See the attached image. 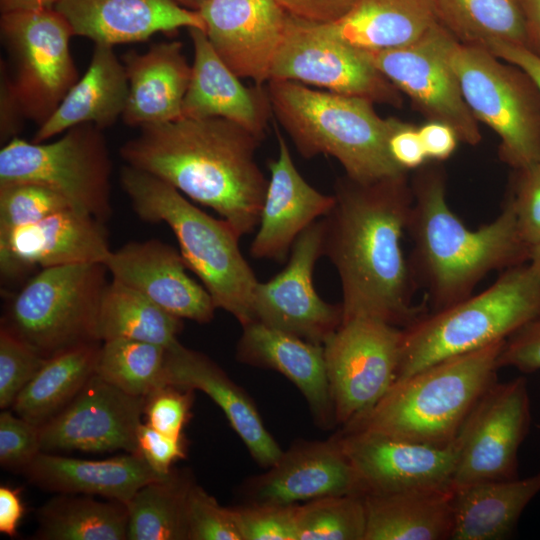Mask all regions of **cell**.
<instances>
[{
    "instance_id": "f1b7e54d",
    "label": "cell",
    "mask_w": 540,
    "mask_h": 540,
    "mask_svg": "<svg viewBox=\"0 0 540 540\" xmlns=\"http://www.w3.org/2000/svg\"><path fill=\"white\" fill-rule=\"evenodd\" d=\"M22 474L31 484L46 491L96 495L126 505L141 487L168 475L155 472L136 453L88 460L44 451L33 459Z\"/></svg>"
},
{
    "instance_id": "7bdbcfd3",
    "label": "cell",
    "mask_w": 540,
    "mask_h": 540,
    "mask_svg": "<svg viewBox=\"0 0 540 540\" xmlns=\"http://www.w3.org/2000/svg\"><path fill=\"white\" fill-rule=\"evenodd\" d=\"M298 506L241 504L232 509L242 540H298Z\"/></svg>"
},
{
    "instance_id": "f6af8a7d",
    "label": "cell",
    "mask_w": 540,
    "mask_h": 540,
    "mask_svg": "<svg viewBox=\"0 0 540 540\" xmlns=\"http://www.w3.org/2000/svg\"><path fill=\"white\" fill-rule=\"evenodd\" d=\"M42 451L40 427L4 409L0 414V464L20 472Z\"/></svg>"
},
{
    "instance_id": "6da1fadb",
    "label": "cell",
    "mask_w": 540,
    "mask_h": 540,
    "mask_svg": "<svg viewBox=\"0 0 540 540\" xmlns=\"http://www.w3.org/2000/svg\"><path fill=\"white\" fill-rule=\"evenodd\" d=\"M333 195L322 218L323 255L340 279L342 321L369 317L407 327L424 315L413 305L417 285L401 243L413 202L407 173L368 183L345 175Z\"/></svg>"
},
{
    "instance_id": "cb8c5ba5",
    "label": "cell",
    "mask_w": 540,
    "mask_h": 540,
    "mask_svg": "<svg viewBox=\"0 0 540 540\" xmlns=\"http://www.w3.org/2000/svg\"><path fill=\"white\" fill-rule=\"evenodd\" d=\"M194 59L182 117L230 120L260 139L273 115L267 89L247 87L211 46L204 30L189 28Z\"/></svg>"
},
{
    "instance_id": "5bb4252c",
    "label": "cell",
    "mask_w": 540,
    "mask_h": 540,
    "mask_svg": "<svg viewBox=\"0 0 540 540\" xmlns=\"http://www.w3.org/2000/svg\"><path fill=\"white\" fill-rule=\"evenodd\" d=\"M456 42L438 21L408 46L366 54L428 120L451 126L459 141L477 145L482 138L479 122L465 102L451 64Z\"/></svg>"
},
{
    "instance_id": "91938a15",
    "label": "cell",
    "mask_w": 540,
    "mask_h": 540,
    "mask_svg": "<svg viewBox=\"0 0 540 540\" xmlns=\"http://www.w3.org/2000/svg\"><path fill=\"white\" fill-rule=\"evenodd\" d=\"M176 4L192 11H198L208 0H172Z\"/></svg>"
},
{
    "instance_id": "4fadbf2b",
    "label": "cell",
    "mask_w": 540,
    "mask_h": 540,
    "mask_svg": "<svg viewBox=\"0 0 540 540\" xmlns=\"http://www.w3.org/2000/svg\"><path fill=\"white\" fill-rule=\"evenodd\" d=\"M403 328L357 317L342 321L323 344L336 423L370 410L397 378Z\"/></svg>"
},
{
    "instance_id": "4316f807",
    "label": "cell",
    "mask_w": 540,
    "mask_h": 540,
    "mask_svg": "<svg viewBox=\"0 0 540 540\" xmlns=\"http://www.w3.org/2000/svg\"><path fill=\"white\" fill-rule=\"evenodd\" d=\"M236 357L245 364L273 369L303 394L315 423L328 429L335 423L323 345L269 327L259 321L242 326Z\"/></svg>"
},
{
    "instance_id": "ee69618b",
    "label": "cell",
    "mask_w": 540,
    "mask_h": 540,
    "mask_svg": "<svg viewBox=\"0 0 540 540\" xmlns=\"http://www.w3.org/2000/svg\"><path fill=\"white\" fill-rule=\"evenodd\" d=\"M188 540H242L232 507L193 483L187 498Z\"/></svg>"
},
{
    "instance_id": "ffe728a7",
    "label": "cell",
    "mask_w": 540,
    "mask_h": 540,
    "mask_svg": "<svg viewBox=\"0 0 540 540\" xmlns=\"http://www.w3.org/2000/svg\"><path fill=\"white\" fill-rule=\"evenodd\" d=\"M349 494L363 496V490L335 435L295 441L265 473L240 487L244 504L296 505Z\"/></svg>"
},
{
    "instance_id": "4dcf8cb0",
    "label": "cell",
    "mask_w": 540,
    "mask_h": 540,
    "mask_svg": "<svg viewBox=\"0 0 540 540\" xmlns=\"http://www.w3.org/2000/svg\"><path fill=\"white\" fill-rule=\"evenodd\" d=\"M453 494V488H430L364 495V540L450 539Z\"/></svg>"
},
{
    "instance_id": "484cf974",
    "label": "cell",
    "mask_w": 540,
    "mask_h": 540,
    "mask_svg": "<svg viewBox=\"0 0 540 540\" xmlns=\"http://www.w3.org/2000/svg\"><path fill=\"white\" fill-rule=\"evenodd\" d=\"M164 382L207 394L259 466L267 469L282 455L283 450L265 427L252 399L205 354L179 341L167 348Z\"/></svg>"
},
{
    "instance_id": "f546056e",
    "label": "cell",
    "mask_w": 540,
    "mask_h": 540,
    "mask_svg": "<svg viewBox=\"0 0 540 540\" xmlns=\"http://www.w3.org/2000/svg\"><path fill=\"white\" fill-rule=\"evenodd\" d=\"M128 92L126 71L113 47L95 44L86 73L39 126L33 141L45 142L80 124H93L102 130L112 126L123 115Z\"/></svg>"
},
{
    "instance_id": "11a10c76",
    "label": "cell",
    "mask_w": 540,
    "mask_h": 540,
    "mask_svg": "<svg viewBox=\"0 0 540 540\" xmlns=\"http://www.w3.org/2000/svg\"><path fill=\"white\" fill-rule=\"evenodd\" d=\"M482 47L500 59L522 69L534 82L540 92V57L526 47L501 40H491Z\"/></svg>"
},
{
    "instance_id": "9f6ffc18",
    "label": "cell",
    "mask_w": 540,
    "mask_h": 540,
    "mask_svg": "<svg viewBox=\"0 0 540 540\" xmlns=\"http://www.w3.org/2000/svg\"><path fill=\"white\" fill-rule=\"evenodd\" d=\"M21 491L20 487L0 486V532L11 538L17 535L25 513Z\"/></svg>"
},
{
    "instance_id": "603a6c76",
    "label": "cell",
    "mask_w": 540,
    "mask_h": 540,
    "mask_svg": "<svg viewBox=\"0 0 540 540\" xmlns=\"http://www.w3.org/2000/svg\"><path fill=\"white\" fill-rule=\"evenodd\" d=\"M275 130L278 156L268 163L270 178L250 254L282 262L298 236L331 211L335 197L321 193L303 178L287 142Z\"/></svg>"
},
{
    "instance_id": "5b68a950",
    "label": "cell",
    "mask_w": 540,
    "mask_h": 540,
    "mask_svg": "<svg viewBox=\"0 0 540 540\" xmlns=\"http://www.w3.org/2000/svg\"><path fill=\"white\" fill-rule=\"evenodd\" d=\"M120 183L135 214L147 223H165L174 233L188 267L215 307L241 326L255 321L253 299L258 280L239 248L240 236L224 219L191 203L164 180L125 165Z\"/></svg>"
},
{
    "instance_id": "e575fe53",
    "label": "cell",
    "mask_w": 540,
    "mask_h": 540,
    "mask_svg": "<svg viewBox=\"0 0 540 540\" xmlns=\"http://www.w3.org/2000/svg\"><path fill=\"white\" fill-rule=\"evenodd\" d=\"M128 518V508L124 503L99 501L84 494L60 493L39 508L36 538L125 540Z\"/></svg>"
},
{
    "instance_id": "d590c367",
    "label": "cell",
    "mask_w": 540,
    "mask_h": 540,
    "mask_svg": "<svg viewBox=\"0 0 540 540\" xmlns=\"http://www.w3.org/2000/svg\"><path fill=\"white\" fill-rule=\"evenodd\" d=\"M183 328L180 319L156 305L140 292L112 279L107 283L98 315L101 342L126 338L170 348Z\"/></svg>"
},
{
    "instance_id": "7c38bea8",
    "label": "cell",
    "mask_w": 540,
    "mask_h": 540,
    "mask_svg": "<svg viewBox=\"0 0 540 540\" xmlns=\"http://www.w3.org/2000/svg\"><path fill=\"white\" fill-rule=\"evenodd\" d=\"M270 80L316 86L373 103L395 107L402 104L401 92L373 65L365 51L338 38L327 23L290 14Z\"/></svg>"
},
{
    "instance_id": "e0dca14e",
    "label": "cell",
    "mask_w": 540,
    "mask_h": 540,
    "mask_svg": "<svg viewBox=\"0 0 540 540\" xmlns=\"http://www.w3.org/2000/svg\"><path fill=\"white\" fill-rule=\"evenodd\" d=\"M145 397L127 394L96 374L75 398L40 427L44 452L138 451Z\"/></svg>"
},
{
    "instance_id": "30bf717a",
    "label": "cell",
    "mask_w": 540,
    "mask_h": 540,
    "mask_svg": "<svg viewBox=\"0 0 540 540\" xmlns=\"http://www.w3.org/2000/svg\"><path fill=\"white\" fill-rule=\"evenodd\" d=\"M112 162L102 129L80 124L53 142L18 137L0 150V184L30 182L62 195L75 210L103 223L112 215Z\"/></svg>"
},
{
    "instance_id": "8992f818",
    "label": "cell",
    "mask_w": 540,
    "mask_h": 540,
    "mask_svg": "<svg viewBox=\"0 0 540 540\" xmlns=\"http://www.w3.org/2000/svg\"><path fill=\"white\" fill-rule=\"evenodd\" d=\"M504 341L395 381L376 405L343 430L437 447L452 444L477 402L497 382V357Z\"/></svg>"
},
{
    "instance_id": "60d3db41",
    "label": "cell",
    "mask_w": 540,
    "mask_h": 540,
    "mask_svg": "<svg viewBox=\"0 0 540 540\" xmlns=\"http://www.w3.org/2000/svg\"><path fill=\"white\" fill-rule=\"evenodd\" d=\"M72 208L58 192L36 183L0 184V230L38 222Z\"/></svg>"
},
{
    "instance_id": "3957f363",
    "label": "cell",
    "mask_w": 540,
    "mask_h": 540,
    "mask_svg": "<svg viewBox=\"0 0 540 540\" xmlns=\"http://www.w3.org/2000/svg\"><path fill=\"white\" fill-rule=\"evenodd\" d=\"M411 187L413 202L406 231L413 248L408 261L432 311L470 296L491 271L528 262L530 248L519 234L508 198L493 221L471 230L450 209L445 177L438 168L421 169Z\"/></svg>"
},
{
    "instance_id": "ac0fdd59",
    "label": "cell",
    "mask_w": 540,
    "mask_h": 540,
    "mask_svg": "<svg viewBox=\"0 0 540 540\" xmlns=\"http://www.w3.org/2000/svg\"><path fill=\"white\" fill-rule=\"evenodd\" d=\"M335 436L359 478L363 496L453 488L456 439L448 446L437 447L365 431L342 429Z\"/></svg>"
},
{
    "instance_id": "2e32d148",
    "label": "cell",
    "mask_w": 540,
    "mask_h": 540,
    "mask_svg": "<svg viewBox=\"0 0 540 540\" xmlns=\"http://www.w3.org/2000/svg\"><path fill=\"white\" fill-rule=\"evenodd\" d=\"M322 218L295 240L285 268L266 282H258L253 299L255 321L323 345L338 329L341 305L324 301L313 284V271L323 256Z\"/></svg>"
},
{
    "instance_id": "8d00e7d4",
    "label": "cell",
    "mask_w": 540,
    "mask_h": 540,
    "mask_svg": "<svg viewBox=\"0 0 540 540\" xmlns=\"http://www.w3.org/2000/svg\"><path fill=\"white\" fill-rule=\"evenodd\" d=\"M194 482L172 471L141 487L127 504L129 540H188L187 498Z\"/></svg>"
},
{
    "instance_id": "c3c4849f",
    "label": "cell",
    "mask_w": 540,
    "mask_h": 540,
    "mask_svg": "<svg viewBox=\"0 0 540 540\" xmlns=\"http://www.w3.org/2000/svg\"><path fill=\"white\" fill-rule=\"evenodd\" d=\"M498 368L513 367L523 373L540 370V316L511 334L497 357Z\"/></svg>"
},
{
    "instance_id": "d6a6232c",
    "label": "cell",
    "mask_w": 540,
    "mask_h": 540,
    "mask_svg": "<svg viewBox=\"0 0 540 540\" xmlns=\"http://www.w3.org/2000/svg\"><path fill=\"white\" fill-rule=\"evenodd\" d=\"M438 22L435 0H357L328 28L365 52L408 46Z\"/></svg>"
},
{
    "instance_id": "52a82bcc",
    "label": "cell",
    "mask_w": 540,
    "mask_h": 540,
    "mask_svg": "<svg viewBox=\"0 0 540 540\" xmlns=\"http://www.w3.org/2000/svg\"><path fill=\"white\" fill-rule=\"evenodd\" d=\"M540 316V271L529 262L505 269L479 294L424 314L403 328L397 380L442 360L506 340Z\"/></svg>"
},
{
    "instance_id": "816d5d0a",
    "label": "cell",
    "mask_w": 540,
    "mask_h": 540,
    "mask_svg": "<svg viewBox=\"0 0 540 540\" xmlns=\"http://www.w3.org/2000/svg\"><path fill=\"white\" fill-rule=\"evenodd\" d=\"M25 119L17 97L7 63L1 60L0 66V141L6 144L22 129Z\"/></svg>"
},
{
    "instance_id": "d6986e66",
    "label": "cell",
    "mask_w": 540,
    "mask_h": 540,
    "mask_svg": "<svg viewBox=\"0 0 540 540\" xmlns=\"http://www.w3.org/2000/svg\"><path fill=\"white\" fill-rule=\"evenodd\" d=\"M112 249L105 223L68 208L38 222L0 230V274L15 282L41 269L105 263Z\"/></svg>"
},
{
    "instance_id": "f907efd6",
    "label": "cell",
    "mask_w": 540,
    "mask_h": 540,
    "mask_svg": "<svg viewBox=\"0 0 540 540\" xmlns=\"http://www.w3.org/2000/svg\"><path fill=\"white\" fill-rule=\"evenodd\" d=\"M388 150L393 161L405 171L421 167L428 159L418 128L399 119L389 136Z\"/></svg>"
},
{
    "instance_id": "9a60e30c",
    "label": "cell",
    "mask_w": 540,
    "mask_h": 540,
    "mask_svg": "<svg viewBox=\"0 0 540 540\" xmlns=\"http://www.w3.org/2000/svg\"><path fill=\"white\" fill-rule=\"evenodd\" d=\"M531 421L527 381L495 382L477 402L456 437L453 489L518 478V451Z\"/></svg>"
},
{
    "instance_id": "f35d334b",
    "label": "cell",
    "mask_w": 540,
    "mask_h": 540,
    "mask_svg": "<svg viewBox=\"0 0 540 540\" xmlns=\"http://www.w3.org/2000/svg\"><path fill=\"white\" fill-rule=\"evenodd\" d=\"M166 348L126 338L103 341L95 374L123 392L146 397L165 384Z\"/></svg>"
},
{
    "instance_id": "680465c9",
    "label": "cell",
    "mask_w": 540,
    "mask_h": 540,
    "mask_svg": "<svg viewBox=\"0 0 540 540\" xmlns=\"http://www.w3.org/2000/svg\"><path fill=\"white\" fill-rule=\"evenodd\" d=\"M57 0H0L1 14L32 11L42 9H52Z\"/></svg>"
},
{
    "instance_id": "ab89813d",
    "label": "cell",
    "mask_w": 540,
    "mask_h": 540,
    "mask_svg": "<svg viewBox=\"0 0 540 540\" xmlns=\"http://www.w3.org/2000/svg\"><path fill=\"white\" fill-rule=\"evenodd\" d=\"M365 531L363 496H328L298 506V540H364Z\"/></svg>"
},
{
    "instance_id": "f5cc1de1",
    "label": "cell",
    "mask_w": 540,
    "mask_h": 540,
    "mask_svg": "<svg viewBox=\"0 0 540 540\" xmlns=\"http://www.w3.org/2000/svg\"><path fill=\"white\" fill-rule=\"evenodd\" d=\"M288 14L305 20L333 23L346 15L357 0H275Z\"/></svg>"
},
{
    "instance_id": "44dd1931",
    "label": "cell",
    "mask_w": 540,
    "mask_h": 540,
    "mask_svg": "<svg viewBox=\"0 0 540 540\" xmlns=\"http://www.w3.org/2000/svg\"><path fill=\"white\" fill-rule=\"evenodd\" d=\"M197 12L224 63L240 79L267 84L288 13L275 0H208Z\"/></svg>"
},
{
    "instance_id": "8fae6325",
    "label": "cell",
    "mask_w": 540,
    "mask_h": 540,
    "mask_svg": "<svg viewBox=\"0 0 540 540\" xmlns=\"http://www.w3.org/2000/svg\"><path fill=\"white\" fill-rule=\"evenodd\" d=\"M1 38L14 64L13 85L25 118L43 124L77 82L73 35L54 8L1 14Z\"/></svg>"
},
{
    "instance_id": "d4e9b609",
    "label": "cell",
    "mask_w": 540,
    "mask_h": 540,
    "mask_svg": "<svg viewBox=\"0 0 540 540\" xmlns=\"http://www.w3.org/2000/svg\"><path fill=\"white\" fill-rule=\"evenodd\" d=\"M54 9L66 19L74 36L112 47L180 28L205 31L197 11L172 0H57Z\"/></svg>"
},
{
    "instance_id": "681fc988",
    "label": "cell",
    "mask_w": 540,
    "mask_h": 540,
    "mask_svg": "<svg viewBox=\"0 0 540 540\" xmlns=\"http://www.w3.org/2000/svg\"><path fill=\"white\" fill-rule=\"evenodd\" d=\"M184 442L183 436L176 437L162 433L145 422L138 429L137 454L155 472L167 475L171 472L174 462L186 457Z\"/></svg>"
},
{
    "instance_id": "7402d4cb",
    "label": "cell",
    "mask_w": 540,
    "mask_h": 540,
    "mask_svg": "<svg viewBox=\"0 0 540 540\" xmlns=\"http://www.w3.org/2000/svg\"><path fill=\"white\" fill-rule=\"evenodd\" d=\"M112 279L140 292L166 312L200 324L217 309L205 287L187 273L176 248L158 239L131 241L112 250L105 261Z\"/></svg>"
},
{
    "instance_id": "ba28073f",
    "label": "cell",
    "mask_w": 540,
    "mask_h": 540,
    "mask_svg": "<svg viewBox=\"0 0 540 540\" xmlns=\"http://www.w3.org/2000/svg\"><path fill=\"white\" fill-rule=\"evenodd\" d=\"M104 263L41 269L7 303L1 326L48 359L98 337V315L108 283Z\"/></svg>"
},
{
    "instance_id": "1f68e13d",
    "label": "cell",
    "mask_w": 540,
    "mask_h": 540,
    "mask_svg": "<svg viewBox=\"0 0 540 540\" xmlns=\"http://www.w3.org/2000/svg\"><path fill=\"white\" fill-rule=\"evenodd\" d=\"M540 492V471L520 479L486 481L454 489L452 540H499L511 535Z\"/></svg>"
},
{
    "instance_id": "db71d44e",
    "label": "cell",
    "mask_w": 540,
    "mask_h": 540,
    "mask_svg": "<svg viewBox=\"0 0 540 540\" xmlns=\"http://www.w3.org/2000/svg\"><path fill=\"white\" fill-rule=\"evenodd\" d=\"M418 132L427 158L435 161L448 159L459 141L455 130L439 121L429 120L418 128Z\"/></svg>"
},
{
    "instance_id": "6f0895ef",
    "label": "cell",
    "mask_w": 540,
    "mask_h": 540,
    "mask_svg": "<svg viewBox=\"0 0 540 540\" xmlns=\"http://www.w3.org/2000/svg\"><path fill=\"white\" fill-rule=\"evenodd\" d=\"M526 30V48L540 57V0H519Z\"/></svg>"
},
{
    "instance_id": "7a4b0ae2",
    "label": "cell",
    "mask_w": 540,
    "mask_h": 540,
    "mask_svg": "<svg viewBox=\"0 0 540 540\" xmlns=\"http://www.w3.org/2000/svg\"><path fill=\"white\" fill-rule=\"evenodd\" d=\"M261 141L224 118L181 117L140 127L120 155L214 210L242 237L257 228L268 186L256 161Z\"/></svg>"
},
{
    "instance_id": "74e56055",
    "label": "cell",
    "mask_w": 540,
    "mask_h": 540,
    "mask_svg": "<svg viewBox=\"0 0 540 540\" xmlns=\"http://www.w3.org/2000/svg\"><path fill=\"white\" fill-rule=\"evenodd\" d=\"M438 21L462 44L501 40L526 47L519 0H435Z\"/></svg>"
},
{
    "instance_id": "7dc6e473",
    "label": "cell",
    "mask_w": 540,
    "mask_h": 540,
    "mask_svg": "<svg viewBox=\"0 0 540 540\" xmlns=\"http://www.w3.org/2000/svg\"><path fill=\"white\" fill-rule=\"evenodd\" d=\"M192 390L164 384L145 397L146 423L156 430L176 437L183 436L193 400Z\"/></svg>"
},
{
    "instance_id": "94428289",
    "label": "cell",
    "mask_w": 540,
    "mask_h": 540,
    "mask_svg": "<svg viewBox=\"0 0 540 540\" xmlns=\"http://www.w3.org/2000/svg\"><path fill=\"white\" fill-rule=\"evenodd\" d=\"M528 262L540 271V243L531 247Z\"/></svg>"
},
{
    "instance_id": "836d02e7",
    "label": "cell",
    "mask_w": 540,
    "mask_h": 540,
    "mask_svg": "<svg viewBox=\"0 0 540 540\" xmlns=\"http://www.w3.org/2000/svg\"><path fill=\"white\" fill-rule=\"evenodd\" d=\"M101 343L79 345L48 358L19 393L12 411L39 427L48 422L95 374Z\"/></svg>"
},
{
    "instance_id": "83f0119b",
    "label": "cell",
    "mask_w": 540,
    "mask_h": 540,
    "mask_svg": "<svg viewBox=\"0 0 540 540\" xmlns=\"http://www.w3.org/2000/svg\"><path fill=\"white\" fill-rule=\"evenodd\" d=\"M129 92L122 120L143 127L182 117L192 67L179 41L154 43L144 53L123 55Z\"/></svg>"
},
{
    "instance_id": "b9f144b4",
    "label": "cell",
    "mask_w": 540,
    "mask_h": 540,
    "mask_svg": "<svg viewBox=\"0 0 540 540\" xmlns=\"http://www.w3.org/2000/svg\"><path fill=\"white\" fill-rule=\"evenodd\" d=\"M33 347L0 327V408L9 409L46 362Z\"/></svg>"
},
{
    "instance_id": "bcb514c9",
    "label": "cell",
    "mask_w": 540,
    "mask_h": 540,
    "mask_svg": "<svg viewBox=\"0 0 540 540\" xmlns=\"http://www.w3.org/2000/svg\"><path fill=\"white\" fill-rule=\"evenodd\" d=\"M515 170L507 198L515 210L519 234L531 249L540 243V161Z\"/></svg>"
},
{
    "instance_id": "277c9868",
    "label": "cell",
    "mask_w": 540,
    "mask_h": 540,
    "mask_svg": "<svg viewBox=\"0 0 540 540\" xmlns=\"http://www.w3.org/2000/svg\"><path fill=\"white\" fill-rule=\"evenodd\" d=\"M266 89L273 115L304 158L331 156L362 183L407 173L388 150L398 119L380 117L373 102L293 81L270 80Z\"/></svg>"
},
{
    "instance_id": "9c48e42d",
    "label": "cell",
    "mask_w": 540,
    "mask_h": 540,
    "mask_svg": "<svg viewBox=\"0 0 540 540\" xmlns=\"http://www.w3.org/2000/svg\"><path fill=\"white\" fill-rule=\"evenodd\" d=\"M451 64L475 119L499 137L500 159L520 169L540 161V92L519 67L486 48L462 44Z\"/></svg>"
}]
</instances>
